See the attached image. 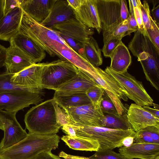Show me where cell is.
<instances>
[{"mask_svg": "<svg viewBox=\"0 0 159 159\" xmlns=\"http://www.w3.org/2000/svg\"><path fill=\"white\" fill-rule=\"evenodd\" d=\"M54 100H48L31 107L26 113L24 122L29 133L41 135L56 134L61 126L58 123Z\"/></svg>", "mask_w": 159, "mask_h": 159, "instance_id": "7a4b0ae2", "label": "cell"}, {"mask_svg": "<svg viewBox=\"0 0 159 159\" xmlns=\"http://www.w3.org/2000/svg\"><path fill=\"white\" fill-rule=\"evenodd\" d=\"M78 74L73 78L55 91L59 95L86 93L90 89L99 86L90 77L79 69Z\"/></svg>", "mask_w": 159, "mask_h": 159, "instance_id": "2e32d148", "label": "cell"}, {"mask_svg": "<svg viewBox=\"0 0 159 159\" xmlns=\"http://www.w3.org/2000/svg\"><path fill=\"white\" fill-rule=\"evenodd\" d=\"M0 129L3 130V128L2 124V122L0 119Z\"/></svg>", "mask_w": 159, "mask_h": 159, "instance_id": "11a10c76", "label": "cell"}, {"mask_svg": "<svg viewBox=\"0 0 159 159\" xmlns=\"http://www.w3.org/2000/svg\"><path fill=\"white\" fill-rule=\"evenodd\" d=\"M152 105L153 106V107L154 108L158 110H159V106L158 104H155L153 103L152 104Z\"/></svg>", "mask_w": 159, "mask_h": 159, "instance_id": "db71d44e", "label": "cell"}, {"mask_svg": "<svg viewBox=\"0 0 159 159\" xmlns=\"http://www.w3.org/2000/svg\"><path fill=\"white\" fill-rule=\"evenodd\" d=\"M35 63L30 57L16 46L10 44L7 48L3 66L8 72L16 74Z\"/></svg>", "mask_w": 159, "mask_h": 159, "instance_id": "4fadbf2b", "label": "cell"}, {"mask_svg": "<svg viewBox=\"0 0 159 159\" xmlns=\"http://www.w3.org/2000/svg\"><path fill=\"white\" fill-rule=\"evenodd\" d=\"M151 13L153 17L154 21L159 27V5L152 9L151 10Z\"/></svg>", "mask_w": 159, "mask_h": 159, "instance_id": "f6af8a7d", "label": "cell"}, {"mask_svg": "<svg viewBox=\"0 0 159 159\" xmlns=\"http://www.w3.org/2000/svg\"><path fill=\"white\" fill-rule=\"evenodd\" d=\"M14 74L10 73L6 70L0 71V93L14 90H34L38 88L24 87L16 85L11 81Z\"/></svg>", "mask_w": 159, "mask_h": 159, "instance_id": "f1b7e54d", "label": "cell"}, {"mask_svg": "<svg viewBox=\"0 0 159 159\" xmlns=\"http://www.w3.org/2000/svg\"><path fill=\"white\" fill-rule=\"evenodd\" d=\"M64 109L68 115L69 124L102 127L104 116L100 105L96 106L91 103L79 106L66 107Z\"/></svg>", "mask_w": 159, "mask_h": 159, "instance_id": "9c48e42d", "label": "cell"}, {"mask_svg": "<svg viewBox=\"0 0 159 159\" xmlns=\"http://www.w3.org/2000/svg\"><path fill=\"white\" fill-rule=\"evenodd\" d=\"M67 1L73 10L76 11L80 6L82 0H68Z\"/></svg>", "mask_w": 159, "mask_h": 159, "instance_id": "bcb514c9", "label": "cell"}, {"mask_svg": "<svg viewBox=\"0 0 159 159\" xmlns=\"http://www.w3.org/2000/svg\"><path fill=\"white\" fill-rule=\"evenodd\" d=\"M139 8L141 11L142 17L144 28L145 30L152 28L149 6L146 1H143V4H140Z\"/></svg>", "mask_w": 159, "mask_h": 159, "instance_id": "e575fe53", "label": "cell"}, {"mask_svg": "<svg viewBox=\"0 0 159 159\" xmlns=\"http://www.w3.org/2000/svg\"><path fill=\"white\" fill-rule=\"evenodd\" d=\"M71 125L76 135L97 141L100 145L98 151L112 150L123 146V142L125 139L129 137L134 139L135 136L136 132L133 129L122 130L98 126Z\"/></svg>", "mask_w": 159, "mask_h": 159, "instance_id": "277c9868", "label": "cell"}, {"mask_svg": "<svg viewBox=\"0 0 159 159\" xmlns=\"http://www.w3.org/2000/svg\"><path fill=\"white\" fill-rule=\"evenodd\" d=\"M79 69L66 60L48 62L43 70L41 82L43 89L57 90L75 77Z\"/></svg>", "mask_w": 159, "mask_h": 159, "instance_id": "8992f818", "label": "cell"}, {"mask_svg": "<svg viewBox=\"0 0 159 159\" xmlns=\"http://www.w3.org/2000/svg\"><path fill=\"white\" fill-rule=\"evenodd\" d=\"M100 107L103 113L120 116L114 104L105 91L101 101Z\"/></svg>", "mask_w": 159, "mask_h": 159, "instance_id": "4dcf8cb0", "label": "cell"}, {"mask_svg": "<svg viewBox=\"0 0 159 159\" xmlns=\"http://www.w3.org/2000/svg\"><path fill=\"white\" fill-rule=\"evenodd\" d=\"M23 11L17 7L4 16L0 21V40L9 41L19 31Z\"/></svg>", "mask_w": 159, "mask_h": 159, "instance_id": "ffe728a7", "label": "cell"}, {"mask_svg": "<svg viewBox=\"0 0 159 159\" xmlns=\"http://www.w3.org/2000/svg\"><path fill=\"white\" fill-rule=\"evenodd\" d=\"M7 48L0 44V54L5 53Z\"/></svg>", "mask_w": 159, "mask_h": 159, "instance_id": "816d5d0a", "label": "cell"}, {"mask_svg": "<svg viewBox=\"0 0 159 159\" xmlns=\"http://www.w3.org/2000/svg\"><path fill=\"white\" fill-rule=\"evenodd\" d=\"M53 104L55 108L57 119L58 124L61 126L65 124H69L70 120L66 111L61 108L54 100Z\"/></svg>", "mask_w": 159, "mask_h": 159, "instance_id": "8d00e7d4", "label": "cell"}, {"mask_svg": "<svg viewBox=\"0 0 159 159\" xmlns=\"http://www.w3.org/2000/svg\"><path fill=\"white\" fill-rule=\"evenodd\" d=\"M135 143L159 144V127H146L136 132Z\"/></svg>", "mask_w": 159, "mask_h": 159, "instance_id": "83f0119b", "label": "cell"}, {"mask_svg": "<svg viewBox=\"0 0 159 159\" xmlns=\"http://www.w3.org/2000/svg\"><path fill=\"white\" fill-rule=\"evenodd\" d=\"M104 117L102 127L117 129L127 130L133 129L127 113L121 116H115L103 113Z\"/></svg>", "mask_w": 159, "mask_h": 159, "instance_id": "4316f807", "label": "cell"}, {"mask_svg": "<svg viewBox=\"0 0 159 159\" xmlns=\"http://www.w3.org/2000/svg\"><path fill=\"white\" fill-rule=\"evenodd\" d=\"M33 159H61V158L59 156L52 153L51 151H47L41 153Z\"/></svg>", "mask_w": 159, "mask_h": 159, "instance_id": "b9f144b4", "label": "cell"}, {"mask_svg": "<svg viewBox=\"0 0 159 159\" xmlns=\"http://www.w3.org/2000/svg\"><path fill=\"white\" fill-rule=\"evenodd\" d=\"M127 20L128 28L130 33L135 32L139 29L134 14L130 15Z\"/></svg>", "mask_w": 159, "mask_h": 159, "instance_id": "60d3db41", "label": "cell"}, {"mask_svg": "<svg viewBox=\"0 0 159 159\" xmlns=\"http://www.w3.org/2000/svg\"><path fill=\"white\" fill-rule=\"evenodd\" d=\"M62 127L61 129L63 132L67 135L72 137L76 136L75 130L71 125L65 124Z\"/></svg>", "mask_w": 159, "mask_h": 159, "instance_id": "7bdbcfd3", "label": "cell"}, {"mask_svg": "<svg viewBox=\"0 0 159 159\" xmlns=\"http://www.w3.org/2000/svg\"><path fill=\"white\" fill-rule=\"evenodd\" d=\"M134 16L138 26L139 29L142 31L146 32L139 8L138 7L134 8Z\"/></svg>", "mask_w": 159, "mask_h": 159, "instance_id": "f35d334b", "label": "cell"}, {"mask_svg": "<svg viewBox=\"0 0 159 159\" xmlns=\"http://www.w3.org/2000/svg\"><path fill=\"white\" fill-rule=\"evenodd\" d=\"M5 53L0 54V68L3 66Z\"/></svg>", "mask_w": 159, "mask_h": 159, "instance_id": "681fc988", "label": "cell"}, {"mask_svg": "<svg viewBox=\"0 0 159 159\" xmlns=\"http://www.w3.org/2000/svg\"><path fill=\"white\" fill-rule=\"evenodd\" d=\"M83 48L84 59L95 66L98 67L102 65L101 50L93 36L89 37L88 41L84 45Z\"/></svg>", "mask_w": 159, "mask_h": 159, "instance_id": "484cf974", "label": "cell"}, {"mask_svg": "<svg viewBox=\"0 0 159 159\" xmlns=\"http://www.w3.org/2000/svg\"><path fill=\"white\" fill-rule=\"evenodd\" d=\"M111 65L109 67L119 73L127 71L131 65L132 60L127 48L121 41L111 53Z\"/></svg>", "mask_w": 159, "mask_h": 159, "instance_id": "603a6c76", "label": "cell"}, {"mask_svg": "<svg viewBox=\"0 0 159 159\" xmlns=\"http://www.w3.org/2000/svg\"><path fill=\"white\" fill-rule=\"evenodd\" d=\"M119 152L128 159H159V144L134 143L120 147Z\"/></svg>", "mask_w": 159, "mask_h": 159, "instance_id": "d6986e66", "label": "cell"}, {"mask_svg": "<svg viewBox=\"0 0 159 159\" xmlns=\"http://www.w3.org/2000/svg\"><path fill=\"white\" fill-rule=\"evenodd\" d=\"M61 139L70 148L75 150L96 152L98 150L100 147L99 143L96 140L77 135L75 137L67 135H64Z\"/></svg>", "mask_w": 159, "mask_h": 159, "instance_id": "cb8c5ba5", "label": "cell"}, {"mask_svg": "<svg viewBox=\"0 0 159 159\" xmlns=\"http://www.w3.org/2000/svg\"><path fill=\"white\" fill-rule=\"evenodd\" d=\"M130 34L127 20L119 23L109 30L103 32V42L111 39H122L124 36Z\"/></svg>", "mask_w": 159, "mask_h": 159, "instance_id": "f546056e", "label": "cell"}, {"mask_svg": "<svg viewBox=\"0 0 159 159\" xmlns=\"http://www.w3.org/2000/svg\"><path fill=\"white\" fill-rule=\"evenodd\" d=\"M96 2L103 32L122 22L120 14L121 0H96Z\"/></svg>", "mask_w": 159, "mask_h": 159, "instance_id": "8fae6325", "label": "cell"}, {"mask_svg": "<svg viewBox=\"0 0 159 159\" xmlns=\"http://www.w3.org/2000/svg\"><path fill=\"white\" fill-rule=\"evenodd\" d=\"M16 114L0 109V119L2 124L4 137L0 143V150L9 148L27 137L28 134L16 120Z\"/></svg>", "mask_w": 159, "mask_h": 159, "instance_id": "30bf717a", "label": "cell"}, {"mask_svg": "<svg viewBox=\"0 0 159 159\" xmlns=\"http://www.w3.org/2000/svg\"><path fill=\"white\" fill-rule=\"evenodd\" d=\"M56 0H22L23 11L37 22L41 24L47 17Z\"/></svg>", "mask_w": 159, "mask_h": 159, "instance_id": "7402d4cb", "label": "cell"}, {"mask_svg": "<svg viewBox=\"0 0 159 159\" xmlns=\"http://www.w3.org/2000/svg\"><path fill=\"white\" fill-rule=\"evenodd\" d=\"M19 31L52 57H59L57 48L66 43L58 31L37 22L24 11Z\"/></svg>", "mask_w": 159, "mask_h": 159, "instance_id": "3957f363", "label": "cell"}, {"mask_svg": "<svg viewBox=\"0 0 159 159\" xmlns=\"http://www.w3.org/2000/svg\"><path fill=\"white\" fill-rule=\"evenodd\" d=\"M129 14H134V7L132 6L131 0H129Z\"/></svg>", "mask_w": 159, "mask_h": 159, "instance_id": "f907efd6", "label": "cell"}, {"mask_svg": "<svg viewBox=\"0 0 159 159\" xmlns=\"http://www.w3.org/2000/svg\"><path fill=\"white\" fill-rule=\"evenodd\" d=\"M76 18L74 11L67 0H56L45 20L41 24L52 29L55 25Z\"/></svg>", "mask_w": 159, "mask_h": 159, "instance_id": "e0dca14e", "label": "cell"}, {"mask_svg": "<svg viewBox=\"0 0 159 159\" xmlns=\"http://www.w3.org/2000/svg\"><path fill=\"white\" fill-rule=\"evenodd\" d=\"M120 14L122 22L127 20L130 16L125 0H121Z\"/></svg>", "mask_w": 159, "mask_h": 159, "instance_id": "ab89813d", "label": "cell"}, {"mask_svg": "<svg viewBox=\"0 0 159 159\" xmlns=\"http://www.w3.org/2000/svg\"><path fill=\"white\" fill-rule=\"evenodd\" d=\"M121 41V39H114L104 42V45L102 49L104 56L110 57L113 51Z\"/></svg>", "mask_w": 159, "mask_h": 159, "instance_id": "d590c367", "label": "cell"}, {"mask_svg": "<svg viewBox=\"0 0 159 159\" xmlns=\"http://www.w3.org/2000/svg\"><path fill=\"white\" fill-rule=\"evenodd\" d=\"M43 89L14 90L0 93V109L16 114L31 104L37 105L43 99Z\"/></svg>", "mask_w": 159, "mask_h": 159, "instance_id": "52a82bcc", "label": "cell"}, {"mask_svg": "<svg viewBox=\"0 0 159 159\" xmlns=\"http://www.w3.org/2000/svg\"><path fill=\"white\" fill-rule=\"evenodd\" d=\"M22 0H5L3 7L4 16L17 7H21Z\"/></svg>", "mask_w": 159, "mask_h": 159, "instance_id": "74e56055", "label": "cell"}, {"mask_svg": "<svg viewBox=\"0 0 159 159\" xmlns=\"http://www.w3.org/2000/svg\"><path fill=\"white\" fill-rule=\"evenodd\" d=\"M150 1L152 2L153 4V8H154L155 7V6L156 5L159 3V0H150Z\"/></svg>", "mask_w": 159, "mask_h": 159, "instance_id": "f5cc1de1", "label": "cell"}, {"mask_svg": "<svg viewBox=\"0 0 159 159\" xmlns=\"http://www.w3.org/2000/svg\"><path fill=\"white\" fill-rule=\"evenodd\" d=\"M59 155L60 157L64 159H92L89 157H80L68 154L62 151L60 152Z\"/></svg>", "mask_w": 159, "mask_h": 159, "instance_id": "ee69618b", "label": "cell"}, {"mask_svg": "<svg viewBox=\"0 0 159 159\" xmlns=\"http://www.w3.org/2000/svg\"><path fill=\"white\" fill-rule=\"evenodd\" d=\"M48 62L35 63L14 74L11 79L14 84L24 87L43 89L41 77L44 66Z\"/></svg>", "mask_w": 159, "mask_h": 159, "instance_id": "5bb4252c", "label": "cell"}, {"mask_svg": "<svg viewBox=\"0 0 159 159\" xmlns=\"http://www.w3.org/2000/svg\"><path fill=\"white\" fill-rule=\"evenodd\" d=\"M135 32L128 48L140 62L144 74L155 75L159 72V52L146 33L139 29Z\"/></svg>", "mask_w": 159, "mask_h": 159, "instance_id": "5b68a950", "label": "cell"}, {"mask_svg": "<svg viewBox=\"0 0 159 159\" xmlns=\"http://www.w3.org/2000/svg\"><path fill=\"white\" fill-rule=\"evenodd\" d=\"M151 21L152 28L146 30V36L159 52V28L152 17Z\"/></svg>", "mask_w": 159, "mask_h": 159, "instance_id": "836d02e7", "label": "cell"}, {"mask_svg": "<svg viewBox=\"0 0 159 159\" xmlns=\"http://www.w3.org/2000/svg\"><path fill=\"white\" fill-rule=\"evenodd\" d=\"M127 114L129 121L136 132L148 126L159 127V118L135 103L131 104Z\"/></svg>", "mask_w": 159, "mask_h": 159, "instance_id": "ac0fdd59", "label": "cell"}, {"mask_svg": "<svg viewBox=\"0 0 159 159\" xmlns=\"http://www.w3.org/2000/svg\"><path fill=\"white\" fill-rule=\"evenodd\" d=\"M89 157L92 159H128L120 153L111 150L96 151Z\"/></svg>", "mask_w": 159, "mask_h": 159, "instance_id": "1f68e13d", "label": "cell"}, {"mask_svg": "<svg viewBox=\"0 0 159 159\" xmlns=\"http://www.w3.org/2000/svg\"><path fill=\"white\" fill-rule=\"evenodd\" d=\"M60 137L57 134L41 135L29 133L14 145L0 150V159H33L41 153L57 148Z\"/></svg>", "mask_w": 159, "mask_h": 159, "instance_id": "6da1fadb", "label": "cell"}, {"mask_svg": "<svg viewBox=\"0 0 159 159\" xmlns=\"http://www.w3.org/2000/svg\"><path fill=\"white\" fill-rule=\"evenodd\" d=\"M5 0H0V21L4 16L3 7Z\"/></svg>", "mask_w": 159, "mask_h": 159, "instance_id": "c3c4849f", "label": "cell"}, {"mask_svg": "<svg viewBox=\"0 0 159 159\" xmlns=\"http://www.w3.org/2000/svg\"><path fill=\"white\" fill-rule=\"evenodd\" d=\"M74 12L78 20L89 28L95 29L100 33L102 30L96 0H82L80 6Z\"/></svg>", "mask_w": 159, "mask_h": 159, "instance_id": "9a60e30c", "label": "cell"}, {"mask_svg": "<svg viewBox=\"0 0 159 159\" xmlns=\"http://www.w3.org/2000/svg\"><path fill=\"white\" fill-rule=\"evenodd\" d=\"M105 71L111 76L125 90L127 97L141 107L152 105L153 101L144 89L142 82L128 73H116L107 67Z\"/></svg>", "mask_w": 159, "mask_h": 159, "instance_id": "ba28073f", "label": "cell"}, {"mask_svg": "<svg viewBox=\"0 0 159 159\" xmlns=\"http://www.w3.org/2000/svg\"><path fill=\"white\" fill-rule=\"evenodd\" d=\"M53 99L59 106L63 109L66 107L79 106L92 103L86 93L65 95L54 93Z\"/></svg>", "mask_w": 159, "mask_h": 159, "instance_id": "d4e9b609", "label": "cell"}, {"mask_svg": "<svg viewBox=\"0 0 159 159\" xmlns=\"http://www.w3.org/2000/svg\"><path fill=\"white\" fill-rule=\"evenodd\" d=\"M52 29L72 39L83 47L89 37L94 34V29L85 26L76 18L56 25Z\"/></svg>", "mask_w": 159, "mask_h": 159, "instance_id": "7c38bea8", "label": "cell"}, {"mask_svg": "<svg viewBox=\"0 0 159 159\" xmlns=\"http://www.w3.org/2000/svg\"><path fill=\"white\" fill-rule=\"evenodd\" d=\"M30 57L35 63H39L46 57L45 51L19 30L9 41Z\"/></svg>", "mask_w": 159, "mask_h": 159, "instance_id": "44dd1931", "label": "cell"}, {"mask_svg": "<svg viewBox=\"0 0 159 159\" xmlns=\"http://www.w3.org/2000/svg\"><path fill=\"white\" fill-rule=\"evenodd\" d=\"M104 91L103 88L98 86L90 89L87 91L86 94L92 104L96 106L100 105Z\"/></svg>", "mask_w": 159, "mask_h": 159, "instance_id": "d6a6232c", "label": "cell"}, {"mask_svg": "<svg viewBox=\"0 0 159 159\" xmlns=\"http://www.w3.org/2000/svg\"><path fill=\"white\" fill-rule=\"evenodd\" d=\"M143 107L148 112L155 117L159 118V110L152 108L149 106H144Z\"/></svg>", "mask_w": 159, "mask_h": 159, "instance_id": "7dc6e473", "label": "cell"}]
</instances>
